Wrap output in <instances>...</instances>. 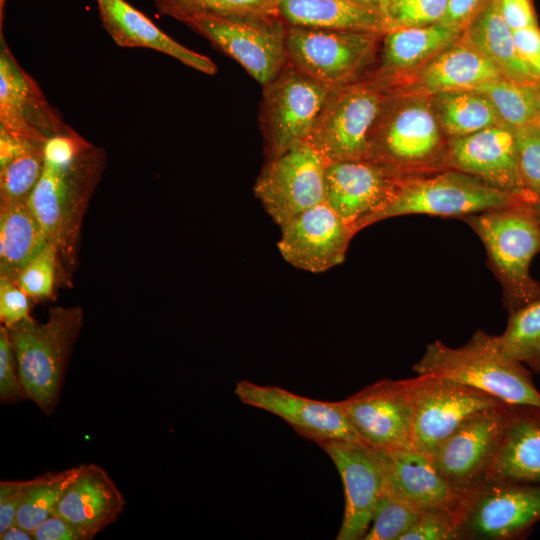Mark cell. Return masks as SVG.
Returning <instances> with one entry per match:
<instances>
[{
    "mask_svg": "<svg viewBox=\"0 0 540 540\" xmlns=\"http://www.w3.org/2000/svg\"><path fill=\"white\" fill-rule=\"evenodd\" d=\"M34 303L53 300L62 287L56 249L49 243L19 273L14 281Z\"/></svg>",
    "mask_w": 540,
    "mask_h": 540,
    "instance_id": "cell-38",
    "label": "cell"
},
{
    "mask_svg": "<svg viewBox=\"0 0 540 540\" xmlns=\"http://www.w3.org/2000/svg\"><path fill=\"white\" fill-rule=\"evenodd\" d=\"M343 482L345 509L336 540H361L387 483V451L362 442L334 441L319 446Z\"/></svg>",
    "mask_w": 540,
    "mask_h": 540,
    "instance_id": "cell-15",
    "label": "cell"
},
{
    "mask_svg": "<svg viewBox=\"0 0 540 540\" xmlns=\"http://www.w3.org/2000/svg\"><path fill=\"white\" fill-rule=\"evenodd\" d=\"M536 123L540 125V108H539V115H538V119H537Z\"/></svg>",
    "mask_w": 540,
    "mask_h": 540,
    "instance_id": "cell-53",
    "label": "cell"
},
{
    "mask_svg": "<svg viewBox=\"0 0 540 540\" xmlns=\"http://www.w3.org/2000/svg\"><path fill=\"white\" fill-rule=\"evenodd\" d=\"M34 301L12 280L0 277V321L7 328L31 317Z\"/></svg>",
    "mask_w": 540,
    "mask_h": 540,
    "instance_id": "cell-43",
    "label": "cell"
},
{
    "mask_svg": "<svg viewBox=\"0 0 540 540\" xmlns=\"http://www.w3.org/2000/svg\"><path fill=\"white\" fill-rule=\"evenodd\" d=\"M84 323L80 306L50 308L48 319L32 316L8 328L27 399L46 415L55 410L73 347Z\"/></svg>",
    "mask_w": 540,
    "mask_h": 540,
    "instance_id": "cell-5",
    "label": "cell"
},
{
    "mask_svg": "<svg viewBox=\"0 0 540 540\" xmlns=\"http://www.w3.org/2000/svg\"><path fill=\"white\" fill-rule=\"evenodd\" d=\"M389 94L369 76L333 88L307 142L326 163L368 159L371 134Z\"/></svg>",
    "mask_w": 540,
    "mask_h": 540,
    "instance_id": "cell-7",
    "label": "cell"
},
{
    "mask_svg": "<svg viewBox=\"0 0 540 540\" xmlns=\"http://www.w3.org/2000/svg\"><path fill=\"white\" fill-rule=\"evenodd\" d=\"M461 517L447 510H422L413 526L400 540H460Z\"/></svg>",
    "mask_w": 540,
    "mask_h": 540,
    "instance_id": "cell-41",
    "label": "cell"
},
{
    "mask_svg": "<svg viewBox=\"0 0 540 540\" xmlns=\"http://www.w3.org/2000/svg\"><path fill=\"white\" fill-rule=\"evenodd\" d=\"M277 7L286 25L380 34L391 30L382 12L351 0H277Z\"/></svg>",
    "mask_w": 540,
    "mask_h": 540,
    "instance_id": "cell-28",
    "label": "cell"
},
{
    "mask_svg": "<svg viewBox=\"0 0 540 540\" xmlns=\"http://www.w3.org/2000/svg\"><path fill=\"white\" fill-rule=\"evenodd\" d=\"M508 412L509 404L503 402L472 416L431 456L437 470L467 505L487 483Z\"/></svg>",
    "mask_w": 540,
    "mask_h": 540,
    "instance_id": "cell-11",
    "label": "cell"
},
{
    "mask_svg": "<svg viewBox=\"0 0 540 540\" xmlns=\"http://www.w3.org/2000/svg\"><path fill=\"white\" fill-rule=\"evenodd\" d=\"M461 219L482 241L487 265L502 287L503 306L508 313L540 297V283L530 275L531 261L540 253V222L533 203Z\"/></svg>",
    "mask_w": 540,
    "mask_h": 540,
    "instance_id": "cell-4",
    "label": "cell"
},
{
    "mask_svg": "<svg viewBox=\"0 0 540 540\" xmlns=\"http://www.w3.org/2000/svg\"><path fill=\"white\" fill-rule=\"evenodd\" d=\"M419 375H435L488 393L508 404L540 408V391L532 372L501 348L498 335L476 331L461 347L436 340L413 365Z\"/></svg>",
    "mask_w": 540,
    "mask_h": 540,
    "instance_id": "cell-2",
    "label": "cell"
},
{
    "mask_svg": "<svg viewBox=\"0 0 540 540\" xmlns=\"http://www.w3.org/2000/svg\"><path fill=\"white\" fill-rule=\"evenodd\" d=\"M281 227L278 248L291 265L313 273L343 262L354 230L324 201Z\"/></svg>",
    "mask_w": 540,
    "mask_h": 540,
    "instance_id": "cell-20",
    "label": "cell"
},
{
    "mask_svg": "<svg viewBox=\"0 0 540 540\" xmlns=\"http://www.w3.org/2000/svg\"><path fill=\"white\" fill-rule=\"evenodd\" d=\"M28 484L29 480L0 482V533L16 524V516Z\"/></svg>",
    "mask_w": 540,
    "mask_h": 540,
    "instance_id": "cell-45",
    "label": "cell"
},
{
    "mask_svg": "<svg viewBox=\"0 0 540 540\" xmlns=\"http://www.w3.org/2000/svg\"><path fill=\"white\" fill-rule=\"evenodd\" d=\"M234 392L249 406L274 414L319 446L334 441L364 443L339 401H320L273 385L238 381Z\"/></svg>",
    "mask_w": 540,
    "mask_h": 540,
    "instance_id": "cell-17",
    "label": "cell"
},
{
    "mask_svg": "<svg viewBox=\"0 0 540 540\" xmlns=\"http://www.w3.org/2000/svg\"><path fill=\"white\" fill-rule=\"evenodd\" d=\"M326 161L307 142L267 159L254 194L268 215L283 225L297 214L325 201Z\"/></svg>",
    "mask_w": 540,
    "mask_h": 540,
    "instance_id": "cell-13",
    "label": "cell"
},
{
    "mask_svg": "<svg viewBox=\"0 0 540 540\" xmlns=\"http://www.w3.org/2000/svg\"><path fill=\"white\" fill-rule=\"evenodd\" d=\"M238 62L262 86L288 64L286 24L279 17H193L184 22Z\"/></svg>",
    "mask_w": 540,
    "mask_h": 540,
    "instance_id": "cell-12",
    "label": "cell"
},
{
    "mask_svg": "<svg viewBox=\"0 0 540 540\" xmlns=\"http://www.w3.org/2000/svg\"><path fill=\"white\" fill-rule=\"evenodd\" d=\"M462 30L442 22L392 29L382 36L375 66L367 75L386 90L450 44Z\"/></svg>",
    "mask_w": 540,
    "mask_h": 540,
    "instance_id": "cell-23",
    "label": "cell"
},
{
    "mask_svg": "<svg viewBox=\"0 0 540 540\" xmlns=\"http://www.w3.org/2000/svg\"><path fill=\"white\" fill-rule=\"evenodd\" d=\"M475 90L491 102L504 124L515 129L536 123L540 108V82H519L500 77Z\"/></svg>",
    "mask_w": 540,
    "mask_h": 540,
    "instance_id": "cell-32",
    "label": "cell"
},
{
    "mask_svg": "<svg viewBox=\"0 0 540 540\" xmlns=\"http://www.w3.org/2000/svg\"><path fill=\"white\" fill-rule=\"evenodd\" d=\"M494 2L512 31L538 25L533 0H494Z\"/></svg>",
    "mask_w": 540,
    "mask_h": 540,
    "instance_id": "cell-47",
    "label": "cell"
},
{
    "mask_svg": "<svg viewBox=\"0 0 540 540\" xmlns=\"http://www.w3.org/2000/svg\"><path fill=\"white\" fill-rule=\"evenodd\" d=\"M79 471V466L58 472H47L29 480L22 504L16 516V524L33 531L49 516L60 500L68 484Z\"/></svg>",
    "mask_w": 540,
    "mask_h": 540,
    "instance_id": "cell-35",
    "label": "cell"
},
{
    "mask_svg": "<svg viewBox=\"0 0 540 540\" xmlns=\"http://www.w3.org/2000/svg\"><path fill=\"white\" fill-rule=\"evenodd\" d=\"M403 382L412 405L413 448L429 456L469 418L504 402L441 376L417 374Z\"/></svg>",
    "mask_w": 540,
    "mask_h": 540,
    "instance_id": "cell-9",
    "label": "cell"
},
{
    "mask_svg": "<svg viewBox=\"0 0 540 540\" xmlns=\"http://www.w3.org/2000/svg\"><path fill=\"white\" fill-rule=\"evenodd\" d=\"M447 168L470 174L500 190L533 201L522 181L515 129L504 123L448 139Z\"/></svg>",
    "mask_w": 540,
    "mask_h": 540,
    "instance_id": "cell-21",
    "label": "cell"
},
{
    "mask_svg": "<svg viewBox=\"0 0 540 540\" xmlns=\"http://www.w3.org/2000/svg\"><path fill=\"white\" fill-rule=\"evenodd\" d=\"M498 341L507 355L540 375V297L509 313Z\"/></svg>",
    "mask_w": 540,
    "mask_h": 540,
    "instance_id": "cell-34",
    "label": "cell"
},
{
    "mask_svg": "<svg viewBox=\"0 0 540 540\" xmlns=\"http://www.w3.org/2000/svg\"><path fill=\"white\" fill-rule=\"evenodd\" d=\"M533 208H534V211H535V214L540 222V198H538L534 203H533Z\"/></svg>",
    "mask_w": 540,
    "mask_h": 540,
    "instance_id": "cell-52",
    "label": "cell"
},
{
    "mask_svg": "<svg viewBox=\"0 0 540 540\" xmlns=\"http://www.w3.org/2000/svg\"><path fill=\"white\" fill-rule=\"evenodd\" d=\"M403 177L372 159L330 162L325 170V201L357 233L376 223Z\"/></svg>",
    "mask_w": 540,
    "mask_h": 540,
    "instance_id": "cell-14",
    "label": "cell"
},
{
    "mask_svg": "<svg viewBox=\"0 0 540 540\" xmlns=\"http://www.w3.org/2000/svg\"><path fill=\"white\" fill-rule=\"evenodd\" d=\"M125 503L122 493L102 467L82 464L52 514L99 533L118 519Z\"/></svg>",
    "mask_w": 540,
    "mask_h": 540,
    "instance_id": "cell-27",
    "label": "cell"
},
{
    "mask_svg": "<svg viewBox=\"0 0 540 540\" xmlns=\"http://www.w3.org/2000/svg\"><path fill=\"white\" fill-rule=\"evenodd\" d=\"M97 3L102 26L118 46L153 49L202 73H216L217 66L210 58L175 41L125 0H97Z\"/></svg>",
    "mask_w": 540,
    "mask_h": 540,
    "instance_id": "cell-25",
    "label": "cell"
},
{
    "mask_svg": "<svg viewBox=\"0 0 540 540\" xmlns=\"http://www.w3.org/2000/svg\"><path fill=\"white\" fill-rule=\"evenodd\" d=\"M519 169L526 190L540 198V125L515 128Z\"/></svg>",
    "mask_w": 540,
    "mask_h": 540,
    "instance_id": "cell-40",
    "label": "cell"
},
{
    "mask_svg": "<svg viewBox=\"0 0 540 540\" xmlns=\"http://www.w3.org/2000/svg\"><path fill=\"white\" fill-rule=\"evenodd\" d=\"M517 53L525 67L540 81L539 25L513 31Z\"/></svg>",
    "mask_w": 540,
    "mask_h": 540,
    "instance_id": "cell-46",
    "label": "cell"
},
{
    "mask_svg": "<svg viewBox=\"0 0 540 540\" xmlns=\"http://www.w3.org/2000/svg\"><path fill=\"white\" fill-rule=\"evenodd\" d=\"M332 89L289 63L263 86L260 122L267 159L307 141Z\"/></svg>",
    "mask_w": 540,
    "mask_h": 540,
    "instance_id": "cell-10",
    "label": "cell"
},
{
    "mask_svg": "<svg viewBox=\"0 0 540 540\" xmlns=\"http://www.w3.org/2000/svg\"><path fill=\"white\" fill-rule=\"evenodd\" d=\"M106 162L105 150L71 127L44 145L43 170L28 202L56 249L62 287L73 285L83 219Z\"/></svg>",
    "mask_w": 540,
    "mask_h": 540,
    "instance_id": "cell-1",
    "label": "cell"
},
{
    "mask_svg": "<svg viewBox=\"0 0 540 540\" xmlns=\"http://www.w3.org/2000/svg\"><path fill=\"white\" fill-rule=\"evenodd\" d=\"M32 534L35 540H91L97 533L52 514Z\"/></svg>",
    "mask_w": 540,
    "mask_h": 540,
    "instance_id": "cell-44",
    "label": "cell"
},
{
    "mask_svg": "<svg viewBox=\"0 0 540 540\" xmlns=\"http://www.w3.org/2000/svg\"><path fill=\"white\" fill-rule=\"evenodd\" d=\"M429 98L448 139L503 123L491 102L475 89L444 91Z\"/></svg>",
    "mask_w": 540,
    "mask_h": 540,
    "instance_id": "cell-31",
    "label": "cell"
},
{
    "mask_svg": "<svg viewBox=\"0 0 540 540\" xmlns=\"http://www.w3.org/2000/svg\"><path fill=\"white\" fill-rule=\"evenodd\" d=\"M490 0H449L442 23L463 29Z\"/></svg>",
    "mask_w": 540,
    "mask_h": 540,
    "instance_id": "cell-48",
    "label": "cell"
},
{
    "mask_svg": "<svg viewBox=\"0 0 540 540\" xmlns=\"http://www.w3.org/2000/svg\"><path fill=\"white\" fill-rule=\"evenodd\" d=\"M361 440L390 451L413 448V412L402 380L382 379L340 400Z\"/></svg>",
    "mask_w": 540,
    "mask_h": 540,
    "instance_id": "cell-18",
    "label": "cell"
},
{
    "mask_svg": "<svg viewBox=\"0 0 540 540\" xmlns=\"http://www.w3.org/2000/svg\"><path fill=\"white\" fill-rule=\"evenodd\" d=\"M449 0H390L383 9L391 30L441 22Z\"/></svg>",
    "mask_w": 540,
    "mask_h": 540,
    "instance_id": "cell-39",
    "label": "cell"
},
{
    "mask_svg": "<svg viewBox=\"0 0 540 540\" xmlns=\"http://www.w3.org/2000/svg\"><path fill=\"white\" fill-rule=\"evenodd\" d=\"M162 15L181 22L193 17H279L277 0H153ZM280 18V17H279Z\"/></svg>",
    "mask_w": 540,
    "mask_h": 540,
    "instance_id": "cell-33",
    "label": "cell"
},
{
    "mask_svg": "<svg viewBox=\"0 0 540 540\" xmlns=\"http://www.w3.org/2000/svg\"><path fill=\"white\" fill-rule=\"evenodd\" d=\"M487 482L540 483V408L509 404L502 441Z\"/></svg>",
    "mask_w": 540,
    "mask_h": 540,
    "instance_id": "cell-26",
    "label": "cell"
},
{
    "mask_svg": "<svg viewBox=\"0 0 540 540\" xmlns=\"http://www.w3.org/2000/svg\"><path fill=\"white\" fill-rule=\"evenodd\" d=\"M540 520V483L487 482L467 505L460 540L519 538Z\"/></svg>",
    "mask_w": 540,
    "mask_h": 540,
    "instance_id": "cell-16",
    "label": "cell"
},
{
    "mask_svg": "<svg viewBox=\"0 0 540 540\" xmlns=\"http://www.w3.org/2000/svg\"><path fill=\"white\" fill-rule=\"evenodd\" d=\"M500 77L504 76L493 62L459 38L394 82L387 91L430 96L444 91L476 89Z\"/></svg>",
    "mask_w": 540,
    "mask_h": 540,
    "instance_id": "cell-22",
    "label": "cell"
},
{
    "mask_svg": "<svg viewBox=\"0 0 540 540\" xmlns=\"http://www.w3.org/2000/svg\"><path fill=\"white\" fill-rule=\"evenodd\" d=\"M44 145L27 142L16 156L0 166V203L29 200L43 170Z\"/></svg>",
    "mask_w": 540,
    "mask_h": 540,
    "instance_id": "cell-36",
    "label": "cell"
},
{
    "mask_svg": "<svg viewBox=\"0 0 540 540\" xmlns=\"http://www.w3.org/2000/svg\"><path fill=\"white\" fill-rule=\"evenodd\" d=\"M383 34L286 25L288 63L312 78L339 87L367 76Z\"/></svg>",
    "mask_w": 540,
    "mask_h": 540,
    "instance_id": "cell-8",
    "label": "cell"
},
{
    "mask_svg": "<svg viewBox=\"0 0 540 540\" xmlns=\"http://www.w3.org/2000/svg\"><path fill=\"white\" fill-rule=\"evenodd\" d=\"M460 40L493 62L505 78L519 82H540L518 56L514 34L494 0L463 29Z\"/></svg>",
    "mask_w": 540,
    "mask_h": 540,
    "instance_id": "cell-29",
    "label": "cell"
},
{
    "mask_svg": "<svg viewBox=\"0 0 540 540\" xmlns=\"http://www.w3.org/2000/svg\"><path fill=\"white\" fill-rule=\"evenodd\" d=\"M535 201L495 188L465 172L446 168L403 177L376 222L402 215L465 217Z\"/></svg>",
    "mask_w": 540,
    "mask_h": 540,
    "instance_id": "cell-6",
    "label": "cell"
},
{
    "mask_svg": "<svg viewBox=\"0 0 540 540\" xmlns=\"http://www.w3.org/2000/svg\"><path fill=\"white\" fill-rule=\"evenodd\" d=\"M27 399L20 381L17 360L11 343L9 330L0 327V400L14 403Z\"/></svg>",
    "mask_w": 540,
    "mask_h": 540,
    "instance_id": "cell-42",
    "label": "cell"
},
{
    "mask_svg": "<svg viewBox=\"0 0 540 540\" xmlns=\"http://www.w3.org/2000/svg\"><path fill=\"white\" fill-rule=\"evenodd\" d=\"M1 540H32L34 539L31 531H28L17 524L10 526L0 533Z\"/></svg>",
    "mask_w": 540,
    "mask_h": 540,
    "instance_id": "cell-49",
    "label": "cell"
},
{
    "mask_svg": "<svg viewBox=\"0 0 540 540\" xmlns=\"http://www.w3.org/2000/svg\"><path fill=\"white\" fill-rule=\"evenodd\" d=\"M7 0H0V34H3V20H4V9L6 6Z\"/></svg>",
    "mask_w": 540,
    "mask_h": 540,
    "instance_id": "cell-51",
    "label": "cell"
},
{
    "mask_svg": "<svg viewBox=\"0 0 540 540\" xmlns=\"http://www.w3.org/2000/svg\"><path fill=\"white\" fill-rule=\"evenodd\" d=\"M386 486L420 510L441 509L459 515L466 502L437 470L432 457L414 448L387 451Z\"/></svg>",
    "mask_w": 540,
    "mask_h": 540,
    "instance_id": "cell-24",
    "label": "cell"
},
{
    "mask_svg": "<svg viewBox=\"0 0 540 540\" xmlns=\"http://www.w3.org/2000/svg\"><path fill=\"white\" fill-rule=\"evenodd\" d=\"M28 201L0 203V277L12 281L48 243Z\"/></svg>",
    "mask_w": 540,
    "mask_h": 540,
    "instance_id": "cell-30",
    "label": "cell"
},
{
    "mask_svg": "<svg viewBox=\"0 0 540 540\" xmlns=\"http://www.w3.org/2000/svg\"><path fill=\"white\" fill-rule=\"evenodd\" d=\"M365 7H369L380 12L383 11L384 7L390 0H351ZM383 13V12H382Z\"/></svg>",
    "mask_w": 540,
    "mask_h": 540,
    "instance_id": "cell-50",
    "label": "cell"
},
{
    "mask_svg": "<svg viewBox=\"0 0 540 540\" xmlns=\"http://www.w3.org/2000/svg\"><path fill=\"white\" fill-rule=\"evenodd\" d=\"M448 138L427 95L390 93L370 138L368 159L408 176L447 168Z\"/></svg>",
    "mask_w": 540,
    "mask_h": 540,
    "instance_id": "cell-3",
    "label": "cell"
},
{
    "mask_svg": "<svg viewBox=\"0 0 540 540\" xmlns=\"http://www.w3.org/2000/svg\"><path fill=\"white\" fill-rule=\"evenodd\" d=\"M0 131L43 143L68 128L36 81L22 69L0 34Z\"/></svg>",
    "mask_w": 540,
    "mask_h": 540,
    "instance_id": "cell-19",
    "label": "cell"
},
{
    "mask_svg": "<svg viewBox=\"0 0 540 540\" xmlns=\"http://www.w3.org/2000/svg\"><path fill=\"white\" fill-rule=\"evenodd\" d=\"M421 511L386 486L363 540H400L416 522Z\"/></svg>",
    "mask_w": 540,
    "mask_h": 540,
    "instance_id": "cell-37",
    "label": "cell"
}]
</instances>
